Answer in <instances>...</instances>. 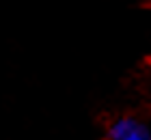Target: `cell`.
Returning <instances> with one entry per match:
<instances>
[{"mask_svg":"<svg viewBox=\"0 0 151 140\" xmlns=\"http://www.w3.org/2000/svg\"><path fill=\"white\" fill-rule=\"evenodd\" d=\"M106 140H151V125L138 116H119L110 123Z\"/></svg>","mask_w":151,"mask_h":140,"instance_id":"obj_1","label":"cell"}]
</instances>
